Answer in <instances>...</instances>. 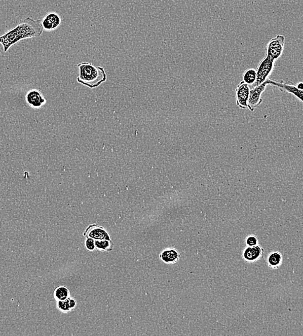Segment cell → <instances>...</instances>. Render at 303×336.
I'll list each match as a JSON object with an SVG mask.
<instances>
[{"label": "cell", "mask_w": 303, "mask_h": 336, "mask_svg": "<svg viewBox=\"0 0 303 336\" xmlns=\"http://www.w3.org/2000/svg\"><path fill=\"white\" fill-rule=\"evenodd\" d=\"M44 31L41 20L28 17L21 20L15 27L0 36V44L7 53L9 49L21 40L41 36Z\"/></svg>", "instance_id": "1"}, {"label": "cell", "mask_w": 303, "mask_h": 336, "mask_svg": "<svg viewBox=\"0 0 303 336\" xmlns=\"http://www.w3.org/2000/svg\"><path fill=\"white\" fill-rule=\"evenodd\" d=\"M79 76L77 82L89 88H96L106 80L105 69L101 66H95L91 63L82 62L77 65Z\"/></svg>", "instance_id": "2"}, {"label": "cell", "mask_w": 303, "mask_h": 336, "mask_svg": "<svg viewBox=\"0 0 303 336\" xmlns=\"http://www.w3.org/2000/svg\"><path fill=\"white\" fill-rule=\"evenodd\" d=\"M274 67H275V61L269 58V56H265V57L260 61L259 65L257 66L256 81L252 86H259V85L266 82L273 72Z\"/></svg>", "instance_id": "3"}, {"label": "cell", "mask_w": 303, "mask_h": 336, "mask_svg": "<svg viewBox=\"0 0 303 336\" xmlns=\"http://www.w3.org/2000/svg\"><path fill=\"white\" fill-rule=\"evenodd\" d=\"M285 44V37L283 35H277L267 44L266 56L275 61L278 60L283 54Z\"/></svg>", "instance_id": "4"}, {"label": "cell", "mask_w": 303, "mask_h": 336, "mask_svg": "<svg viewBox=\"0 0 303 336\" xmlns=\"http://www.w3.org/2000/svg\"><path fill=\"white\" fill-rule=\"evenodd\" d=\"M269 79L259 86L252 87L250 89L249 99L248 102V109L251 111H254L258 106L262 103V94L264 93L269 86Z\"/></svg>", "instance_id": "5"}, {"label": "cell", "mask_w": 303, "mask_h": 336, "mask_svg": "<svg viewBox=\"0 0 303 336\" xmlns=\"http://www.w3.org/2000/svg\"><path fill=\"white\" fill-rule=\"evenodd\" d=\"M269 85L278 87L281 92L293 94L303 103V90L297 88V87L292 82H285L283 80L274 81L269 79Z\"/></svg>", "instance_id": "6"}, {"label": "cell", "mask_w": 303, "mask_h": 336, "mask_svg": "<svg viewBox=\"0 0 303 336\" xmlns=\"http://www.w3.org/2000/svg\"><path fill=\"white\" fill-rule=\"evenodd\" d=\"M86 238H92L94 240H111V237L104 227L97 224H91L87 227L84 233Z\"/></svg>", "instance_id": "7"}, {"label": "cell", "mask_w": 303, "mask_h": 336, "mask_svg": "<svg viewBox=\"0 0 303 336\" xmlns=\"http://www.w3.org/2000/svg\"><path fill=\"white\" fill-rule=\"evenodd\" d=\"M250 86L243 81L241 82L236 89V104L240 109L248 108V102L250 96Z\"/></svg>", "instance_id": "8"}, {"label": "cell", "mask_w": 303, "mask_h": 336, "mask_svg": "<svg viewBox=\"0 0 303 336\" xmlns=\"http://www.w3.org/2000/svg\"><path fill=\"white\" fill-rule=\"evenodd\" d=\"M62 22L61 16L55 12H51L47 14L42 20V24L44 30L47 32L54 31L58 29Z\"/></svg>", "instance_id": "9"}, {"label": "cell", "mask_w": 303, "mask_h": 336, "mask_svg": "<svg viewBox=\"0 0 303 336\" xmlns=\"http://www.w3.org/2000/svg\"><path fill=\"white\" fill-rule=\"evenodd\" d=\"M264 250L261 246L257 245L254 247H247L243 252L244 260L248 263H254L264 257Z\"/></svg>", "instance_id": "10"}, {"label": "cell", "mask_w": 303, "mask_h": 336, "mask_svg": "<svg viewBox=\"0 0 303 336\" xmlns=\"http://www.w3.org/2000/svg\"><path fill=\"white\" fill-rule=\"evenodd\" d=\"M25 100L30 107L35 109L42 108L47 103V100L42 92L35 89L27 92L25 95Z\"/></svg>", "instance_id": "11"}, {"label": "cell", "mask_w": 303, "mask_h": 336, "mask_svg": "<svg viewBox=\"0 0 303 336\" xmlns=\"http://www.w3.org/2000/svg\"><path fill=\"white\" fill-rule=\"evenodd\" d=\"M181 255L175 248H166L163 250L160 255V259L164 263L167 264H174L179 261Z\"/></svg>", "instance_id": "12"}, {"label": "cell", "mask_w": 303, "mask_h": 336, "mask_svg": "<svg viewBox=\"0 0 303 336\" xmlns=\"http://www.w3.org/2000/svg\"><path fill=\"white\" fill-rule=\"evenodd\" d=\"M282 255L277 251L271 252L267 258V264H268L269 268L271 269H278L282 264Z\"/></svg>", "instance_id": "13"}, {"label": "cell", "mask_w": 303, "mask_h": 336, "mask_svg": "<svg viewBox=\"0 0 303 336\" xmlns=\"http://www.w3.org/2000/svg\"><path fill=\"white\" fill-rule=\"evenodd\" d=\"M96 250L102 252H110L113 250L112 240H95Z\"/></svg>", "instance_id": "14"}, {"label": "cell", "mask_w": 303, "mask_h": 336, "mask_svg": "<svg viewBox=\"0 0 303 336\" xmlns=\"http://www.w3.org/2000/svg\"><path fill=\"white\" fill-rule=\"evenodd\" d=\"M243 79V81L248 86H253L256 81V70H255L254 69H248L244 73Z\"/></svg>", "instance_id": "15"}, {"label": "cell", "mask_w": 303, "mask_h": 336, "mask_svg": "<svg viewBox=\"0 0 303 336\" xmlns=\"http://www.w3.org/2000/svg\"><path fill=\"white\" fill-rule=\"evenodd\" d=\"M54 294L56 299L58 300H65L70 297V290L64 286H60L56 288Z\"/></svg>", "instance_id": "16"}, {"label": "cell", "mask_w": 303, "mask_h": 336, "mask_svg": "<svg viewBox=\"0 0 303 336\" xmlns=\"http://www.w3.org/2000/svg\"><path fill=\"white\" fill-rule=\"evenodd\" d=\"M57 307H58L59 310H60V311L63 312H67L72 311L70 306L69 298L65 300H58Z\"/></svg>", "instance_id": "17"}, {"label": "cell", "mask_w": 303, "mask_h": 336, "mask_svg": "<svg viewBox=\"0 0 303 336\" xmlns=\"http://www.w3.org/2000/svg\"><path fill=\"white\" fill-rule=\"evenodd\" d=\"M245 243L247 247H254V246L259 245V240L256 236L250 235L246 238Z\"/></svg>", "instance_id": "18"}, {"label": "cell", "mask_w": 303, "mask_h": 336, "mask_svg": "<svg viewBox=\"0 0 303 336\" xmlns=\"http://www.w3.org/2000/svg\"><path fill=\"white\" fill-rule=\"evenodd\" d=\"M85 247L89 251L95 250V240L92 238H87V240L85 241Z\"/></svg>", "instance_id": "19"}, {"label": "cell", "mask_w": 303, "mask_h": 336, "mask_svg": "<svg viewBox=\"0 0 303 336\" xmlns=\"http://www.w3.org/2000/svg\"><path fill=\"white\" fill-rule=\"evenodd\" d=\"M69 303L71 310L74 309L75 307H77V300H75L74 298L69 297Z\"/></svg>", "instance_id": "20"}, {"label": "cell", "mask_w": 303, "mask_h": 336, "mask_svg": "<svg viewBox=\"0 0 303 336\" xmlns=\"http://www.w3.org/2000/svg\"><path fill=\"white\" fill-rule=\"evenodd\" d=\"M297 88H299V89L303 90V82H300L298 83L297 85Z\"/></svg>", "instance_id": "21"}]
</instances>
